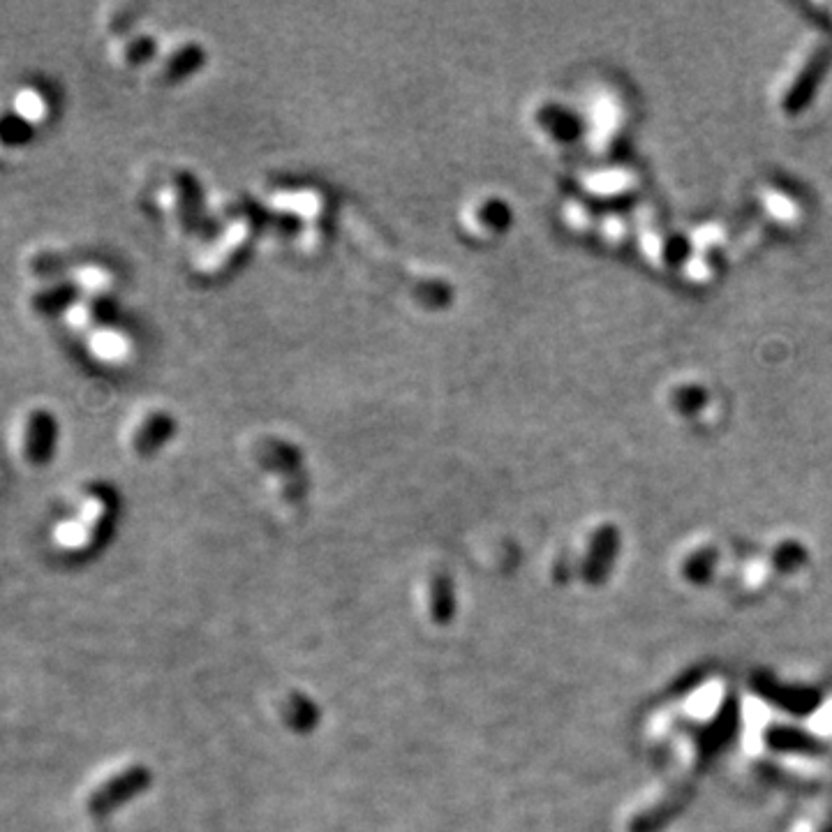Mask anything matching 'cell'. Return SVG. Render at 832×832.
Returning a JSON list of instances; mask_svg holds the SVG:
<instances>
[{"label":"cell","mask_w":832,"mask_h":832,"mask_svg":"<svg viewBox=\"0 0 832 832\" xmlns=\"http://www.w3.org/2000/svg\"><path fill=\"white\" fill-rule=\"evenodd\" d=\"M114 523V497L109 490L91 486L79 493L68 514L51 523L49 544L61 557H84L93 553Z\"/></svg>","instance_id":"6da1fadb"},{"label":"cell","mask_w":832,"mask_h":832,"mask_svg":"<svg viewBox=\"0 0 832 832\" xmlns=\"http://www.w3.org/2000/svg\"><path fill=\"white\" fill-rule=\"evenodd\" d=\"M58 421L47 407H28L19 414L12 430L14 456L28 470H40L54 456Z\"/></svg>","instance_id":"7a4b0ae2"},{"label":"cell","mask_w":832,"mask_h":832,"mask_svg":"<svg viewBox=\"0 0 832 832\" xmlns=\"http://www.w3.org/2000/svg\"><path fill=\"white\" fill-rule=\"evenodd\" d=\"M148 782H151V775L141 765H128V768L109 772V775L88 786L84 796H81V807L86 809V814L93 821H98L139 793Z\"/></svg>","instance_id":"3957f363"},{"label":"cell","mask_w":832,"mask_h":832,"mask_svg":"<svg viewBox=\"0 0 832 832\" xmlns=\"http://www.w3.org/2000/svg\"><path fill=\"white\" fill-rule=\"evenodd\" d=\"M14 116L19 118L21 123L28 125L33 132L42 130L44 125H49L54 121L56 116V102H54V95H51L47 88L42 84H21L19 88H14L12 98H10V107Z\"/></svg>","instance_id":"277c9868"},{"label":"cell","mask_w":832,"mask_h":832,"mask_svg":"<svg viewBox=\"0 0 832 832\" xmlns=\"http://www.w3.org/2000/svg\"><path fill=\"white\" fill-rule=\"evenodd\" d=\"M84 347L86 354L91 356L95 363L107 368L125 366L130 361V356L135 354V343L128 336V331L118 329V326L102 324L98 329L84 336Z\"/></svg>","instance_id":"5b68a950"},{"label":"cell","mask_w":832,"mask_h":832,"mask_svg":"<svg viewBox=\"0 0 832 832\" xmlns=\"http://www.w3.org/2000/svg\"><path fill=\"white\" fill-rule=\"evenodd\" d=\"M74 299H77V292L65 278L42 280L28 292V310L35 317H63Z\"/></svg>","instance_id":"8992f818"},{"label":"cell","mask_w":832,"mask_h":832,"mask_svg":"<svg viewBox=\"0 0 832 832\" xmlns=\"http://www.w3.org/2000/svg\"><path fill=\"white\" fill-rule=\"evenodd\" d=\"M33 137L35 132L28 128V125L21 123L10 109L0 111V160H3L7 153H14L26 144H31Z\"/></svg>","instance_id":"52a82bcc"},{"label":"cell","mask_w":832,"mask_h":832,"mask_svg":"<svg viewBox=\"0 0 832 832\" xmlns=\"http://www.w3.org/2000/svg\"><path fill=\"white\" fill-rule=\"evenodd\" d=\"M165 430H167L165 421H162L160 416H155V414L141 416L130 433V447L137 453H141V456H146V453H151L155 447H158L160 437L165 435Z\"/></svg>","instance_id":"ba28073f"},{"label":"cell","mask_w":832,"mask_h":832,"mask_svg":"<svg viewBox=\"0 0 832 832\" xmlns=\"http://www.w3.org/2000/svg\"><path fill=\"white\" fill-rule=\"evenodd\" d=\"M430 590H433L430 592V611H433V620L449 622L453 615V606H456V601H453V585L449 581V576H437Z\"/></svg>","instance_id":"9c48e42d"},{"label":"cell","mask_w":832,"mask_h":832,"mask_svg":"<svg viewBox=\"0 0 832 832\" xmlns=\"http://www.w3.org/2000/svg\"><path fill=\"white\" fill-rule=\"evenodd\" d=\"M285 719L287 724L296 728V731H308L312 724H317V708L312 705L308 698L303 696H292L285 705Z\"/></svg>","instance_id":"30bf717a"}]
</instances>
